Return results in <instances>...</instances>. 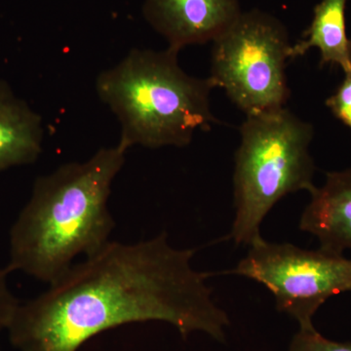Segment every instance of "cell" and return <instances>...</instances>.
Listing matches in <instances>:
<instances>
[{"instance_id":"obj_1","label":"cell","mask_w":351,"mask_h":351,"mask_svg":"<svg viewBox=\"0 0 351 351\" xmlns=\"http://www.w3.org/2000/svg\"><path fill=\"white\" fill-rule=\"evenodd\" d=\"M195 254L171 246L165 233L110 241L19 304L7 329L11 343L19 351H77L101 332L149 321L168 323L184 338L199 332L223 343L230 317L212 298L210 274L193 269Z\"/></svg>"},{"instance_id":"obj_2","label":"cell","mask_w":351,"mask_h":351,"mask_svg":"<svg viewBox=\"0 0 351 351\" xmlns=\"http://www.w3.org/2000/svg\"><path fill=\"white\" fill-rule=\"evenodd\" d=\"M126 152L119 144L101 147L86 161L64 164L36 180L11 228L9 272L50 285L78 256L90 257L110 242L115 223L108 197Z\"/></svg>"},{"instance_id":"obj_3","label":"cell","mask_w":351,"mask_h":351,"mask_svg":"<svg viewBox=\"0 0 351 351\" xmlns=\"http://www.w3.org/2000/svg\"><path fill=\"white\" fill-rule=\"evenodd\" d=\"M178 53L133 49L97 77V94L119 119L126 151L186 147L196 131L218 122L210 107L213 82L184 73Z\"/></svg>"},{"instance_id":"obj_4","label":"cell","mask_w":351,"mask_h":351,"mask_svg":"<svg viewBox=\"0 0 351 351\" xmlns=\"http://www.w3.org/2000/svg\"><path fill=\"white\" fill-rule=\"evenodd\" d=\"M235 154V216L230 237L239 245L262 239L263 219L284 196L313 193L314 163L309 154L313 126L286 108L249 115L240 128Z\"/></svg>"},{"instance_id":"obj_5","label":"cell","mask_w":351,"mask_h":351,"mask_svg":"<svg viewBox=\"0 0 351 351\" xmlns=\"http://www.w3.org/2000/svg\"><path fill=\"white\" fill-rule=\"evenodd\" d=\"M213 43L209 78L215 87L247 117L284 108L291 45L279 21L257 10L241 13Z\"/></svg>"},{"instance_id":"obj_6","label":"cell","mask_w":351,"mask_h":351,"mask_svg":"<svg viewBox=\"0 0 351 351\" xmlns=\"http://www.w3.org/2000/svg\"><path fill=\"white\" fill-rule=\"evenodd\" d=\"M233 274L269 289L278 311L297 321L299 330L315 329L318 309L330 298L351 291V258L263 237L249 246Z\"/></svg>"},{"instance_id":"obj_7","label":"cell","mask_w":351,"mask_h":351,"mask_svg":"<svg viewBox=\"0 0 351 351\" xmlns=\"http://www.w3.org/2000/svg\"><path fill=\"white\" fill-rule=\"evenodd\" d=\"M149 24L179 52L193 44L214 41L241 15L237 0H145Z\"/></svg>"},{"instance_id":"obj_8","label":"cell","mask_w":351,"mask_h":351,"mask_svg":"<svg viewBox=\"0 0 351 351\" xmlns=\"http://www.w3.org/2000/svg\"><path fill=\"white\" fill-rule=\"evenodd\" d=\"M311 195L300 228L316 237L323 250L351 252V168L328 173L325 184Z\"/></svg>"},{"instance_id":"obj_9","label":"cell","mask_w":351,"mask_h":351,"mask_svg":"<svg viewBox=\"0 0 351 351\" xmlns=\"http://www.w3.org/2000/svg\"><path fill=\"white\" fill-rule=\"evenodd\" d=\"M43 143L40 115L0 78V171L36 162Z\"/></svg>"},{"instance_id":"obj_10","label":"cell","mask_w":351,"mask_h":351,"mask_svg":"<svg viewBox=\"0 0 351 351\" xmlns=\"http://www.w3.org/2000/svg\"><path fill=\"white\" fill-rule=\"evenodd\" d=\"M346 0H322L314 9L311 27L300 43L291 45L289 59H295L311 49L320 51L321 64H331L343 71L351 69V40L346 34Z\"/></svg>"},{"instance_id":"obj_11","label":"cell","mask_w":351,"mask_h":351,"mask_svg":"<svg viewBox=\"0 0 351 351\" xmlns=\"http://www.w3.org/2000/svg\"><path fill=\"white\" fill-rule=\"evenodd\" d=\"M288 351H351V343L332 341L316 329L299 330L293 337Z\"/></svg>"},{"instance_id":"obj_12","label":"cell","mask_w":351,"mask_h":351,"mask_svg":"<svg viewBox=\"0 0 351 351\" xmlns=\"http://www.w3.org/2000/svg\"><path fill=\"white\" fill-rule=\"evenodd\" d=\"M345 73V80L326 104L335 117L351 129V69Z\"/></svg>"},{"instance_id":"obj_13","label":"cell","mask_w":351,"mask_h":351,"mask_svg":"<svg viewBox=\"0 0 351 351\" xmlns=\"http://www.w3.org/2000/svg\"><path fill=\"white\" fill-rule=\"evenodd\" d=\"M8 270L0 269V332L8 329L20 302L9 288Z\"/></svg>"}]
</instances>
